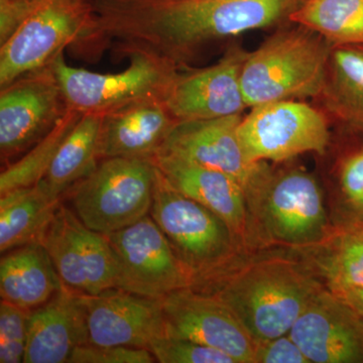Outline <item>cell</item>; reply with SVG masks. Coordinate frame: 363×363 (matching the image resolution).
Masks as SVG:
<instances>
[{
	"label": "cell",
	"mask_w": 363,
	"mask_h": 363,
	"mask_svg": "<svg viewBox=\"0 0 363 363\" xmlns=\"http://www.w3.org/2000/svg\"><path fill=\"white\" fill-rule=\"evenodd\" d=\"M304 0H92L96 39L180 66L215 40L289 21ZM290 23V21H289Z\"/></svg>",
	"instance_id": "cell-1"
},
{
	"label": "cell",
	"mask_w": 363,
	"mask_h": 363,
	"mask_svg": "<svg viewBox=\"0 0 363 363\" xmlns=\"http://www.w3.org/2000/svg\"><path fill=\"white\" fill-rule=\"evenodd\" d=\"M274 252L247 259L245 253L220 276L192 288L225 304L255 344L288 334L324 288L292 252Z\"/></svg>",
	"instance_id": "cell-2"
},
{
	"label": "cell",
	"mask_w": 363,
	"mask_h": 363,
	"mask_svg": "<svg viewBox=\"0 0 363 363\" xmlns=\"http://www.w3.org/2000/svg\"><path fill=\"white\" fill-rule=\"evenodd\" d=\"M250 248L301 250L328 238L335 226L316 177L301 167L259 162L245 186Z\"/></svg>",
	"instance_id": "cell-3"
},
{
	"label": "cell",
	"mask_w": 363,
	"mask_h": 363,
	"mask_svg": "<svg viewBox=\"0 0 363 363\" xmlns=\"http://www.w3.org/2000/svg\"><path fill=\"white\" fill-rule=\"evenodd\" d=\"M293 25L248 52L240 75L247 107L321 93L332 45L309 28Z\"/></svg>",
	"instance_id": "cell-4"
},
{
	"label": "cell",
	"mask_w": 363,
	"mask_h": 363,
	"mask_svg": "<svg viewBox=\"0 0 363 363\" xmlns=\"http://www.w3.org/2000/svg\"><path fill=\"white\" fill-rule=\"evenodd\" d=\"M150 215L190 274L192 288L220 276L247 252L220 216L176 190L157 168Z\"/></svg>",
	"instance_id": "cell-5"
},
{
	"label": "cell",
	"mask_w": 363,
	"mask_h": 363,
	"mask_svg": "<svg viewBox=\"0 0 363 363\" xmlns=\"http://www.w3.org/2000/svg\"><path fill=\"white\" fill-rule=\"evenodd\" d=\"M156 178L154 157H109L64 196L86 226L109 234L150 215Z\"/></svg>",
	"instance_id": "cell-6"
},
{
	"label": "cell",
	"mask_w": 363,
	"mask_h": 363,
	"mask_svg": "<svg viewBox=\"0 0 363 363\" xmlns=\"http://www.w3.org/2000/svg\"><path fill=\"white\" fill-rule=\"evenodd\" d=\"M95 16L87 0H37L16 32L0 45V86L45 69L81 39L93 38Z\"/></svg>",
	"instance_id": "cell-7"
},
{
	"label": "cell",
	"mask_w": 363,
	"mask_h": 363,
	"mask_svg": "<svg viewBox=\"0 0 363 363\" xmlns=\"http://www.w3.org/2000/svg\"><path fill=\"white\" fill-rule=\"evenodd\" d=\"M130 64L118 73L73 68L63 54L51 64L67 107L80 113L105 114L152 97H164L179 66L143 50H126Z\"/></svg>",
	"instance_id": "cell-8"
},
{
	"label": "cell",
	"mask_w": 363,
	"mask_h": 363,
	"mask_svg": "<svg viewBox=\"0 0 363 363\" xmlns=\"http://www.w3.org/2000/svg\"><path fill=\"white\" fill-rule=\"evenodd\" d=\"M238 138L250 162H285L307 152L324 155L330 142L325 112L298 100L252 107Z\"/></svg>",
	"instance_id": "cell-9"
},
{
	"label": "cell",
	"mask_w": 363,
	"mask_h": 363,
	"mask_svg": "<svg viewBox=\"0 0 363 363\" xmlns=\"http://www.w3.org/2000/svg\"><path fill=\"white\" fill-rule=\"evenodd\" d=\"M40 242L69 290L93 296L118 286V262L108 238L86 226L63 203Z\"/></svg>",
	"instance_id": "cell-10"
},
{
	"label": "cell",
	"mask_w": 363,
	"mask_h": 363,
	"mask_svg": "<svg viewBox=\"0 0 363 363\" xmlns=\"http://www.w3.org/2000/svg\"><path fill=\"white\" fill-rule=\"evenodd\" d=\"M105 235L118 262L117 289L162 298L182 289L192 288L190 274L150 215Z\"/></svg>",
	"instance_id": "cell-11"
},
{
	"label": "cell",
	"mask_w": 363,
	"mask_h": 363,
	"mask_svg": "<svg viewBox=\"0 0 363 363\" xmlns=\"http://www.w3.org/2000/svg\"><path fill=\"white\" fill-rule=\"evenodd\" d=\"M51 65L1 88L0 155L9 166L40 142L67 111Z\"/></svg>",
	"instance_id": "cell-12"
},
{
	"label": "cell",
	"mask_w": 363,
	"mask_h": 363,
	"mask_svg": "<svg viewBox=\"0 0 363 363\" xmlns=\"http://www.w3.org/2000/svg\"><path fill=\"white\" fill-rule=\"evenodd\" d=\"M164 333L226 353L236 363H253L255 344L225 304L209 294L182 289L162 298Z\"/></svg>",
	"instance_id": "cell-13"
},
{
	"label": "cell",
	"mask_w": 363,
	"mask_h": 363,
	"mask_svg": "<svg viewBox=\"0 0 363 363\" xmlns=\"http://www.w3.org/2000/svg\"><path fill=\"white\" fill-rule=\"evenodd\" d=\"M248 52L233 47L216 64L178 72L162 100L176 121H203L241 114L247 108L240 75Z\"/></svg>",
	"instance_id": "cell-14"
},
{
	"label": "cell",
	"mask_w": 363,
	"mask_h": 363,
	"mask_svg": "<svg viewBox=\"0 0 363 363\" xmlns=\"http://www.w3.org/2000/svg\"><path fill=\"white\" fill-rule=\"evenodd\" d=\"M82 298L88 344L149 350L155 339L166 335L162 298L117 288Z\"/></svg>",
	"instance_id": "cell-15"
},
{
	"label": "cell",
	"mask_w": 363,
	"mask_h": 363,
	"mask_svg": "<svg viewBox=\"0 0 363 363\" xmlns=\"http://www.w3.org/2000/svg\"><path fill=\"white\" fill-rule=\"evenodd\" d=\"M289 334L311 363H363V317L325 288Z\"/></svg>",
	"instance_id": "cell-16"
},
{
	"label": "cell",
	"mask_w": 363,
	"mask_h": 363,
	"mask_svg": "<svg viewBox=\"0 0 363 363\" xmlns=\"http://www.w3.org/2000/svg\"><path fill=\"white\" fill-rule=\"evenodd\" d=\"M236 114L203 121H177L157 155H169L207 168L218 169L247 185L259 162L243 154Z\"/></svg>",
	"instance_id": "cell-17"
},
{
	"label": "cell",
	"mask_w": 363,
	"mask_h": 363,
	"mask_svg": "<svg viewBox=\"0 0 363 363\" xmlns=\"http://www.w3.org/2000/svg\"><path fill=\"white\" fill-rule=\"evenodd\" d=\"M154 161L176 190L220 216L250 252L247 197L240 182L218 169L169 155H156Z\"/></svg>",
	"instance_id": "cell-18"
},
{
	"label": "cell",
	"mask_w": 363,
	"mask_h": 363,
	"mask_svg": "<svg viewBox=\"0 0 363 363\" xmlns=\"http://www.w3.org/2000/svg\"><path fill=\"white\" fill-rule=\"evenodd\" d=\"M88 344L82 295L64 286L28 314L25 363H66L79 346Z\"/></svg>",
	"instance_id": "cell-19"
},
{
	"label": "cell",
	"mask_w": 363,
	"mask_h": 363,
	"mask_svg": "<svg viewBox=\"0 0 363 363\" xmlns=\"http://www.w3.org/2000/svg\"><path fill=\"white\" fill-rule=\"evenodd\" d=\"M176 123L162 97L147 98L105 113L99 160L154 157Z\"/></svg>",
	"instance_id": "cell-20"
},
{
	"label": "cell",
	"mask_w": 363,
	"mask_h": 363,
	"mask_svg": "<svg viewBox=\"0 0 363 363\" xmlns=\"http://www.w3.org/2000/svg\"><path fill=\"white\" fill-rule=\"evenodd\" d=\"M291 252L331 293L363 289V224L335 226L321 242Z\"/></svg>",
	"instance_id": "cell-21"
},
{
	"label": "cell",
	"mask_w": 363,
	"mask_h": 363,
	"mask_svg": "<svg viewBox=\"0 0 363 363\" xmlns=\"http://www.w3.org/2000/svg\"><path fill=\"white\" fill-rule=\"evenodd\" d=\"M64 288L44 245L39 241L4 252L0 259L2 301L32 311Z\"/></svg>",
	"instance_id": "cell-22"
},
{
	"label": "cell",
	"mask_w": 363,
	"mask_h": 363,
	"mask_svg": "<svg viewBox=\"0 0 363 363\" xmlns=\"http://www.w3.org/2000/svg\"><path fill=\"white\" fill-rule=\"evenodd\" d=\"M316 99L344 128L363 130V44L332 45Z\"/></svg>",
	"instance_id": "cell-23"
},
{
	"label": "cell",
	"mask_w": 363,
	"mask_h": 363,
	"mask_svg": "<svg viewBox=\"0 0 363 363\" xmlns=\"http://www.w3.org/2000/svg\"><path fill=\"white\" fill-rule=\"evenodd\" d=\"M0 252L39 241L51 223L62 198L43 182L0 195Z\"/></svg>",
	"instance_id": "cell-24"
},
{
	"label": "cell",
	"mask_w": 363,
	"mask_h": 363,
	"mask_svg": "<svg viewBox=\"0 0 363 363\" xmlns=\"http://www.w3.org/2000/svg\"><path fill=\"white\" fill-rule=\"evenodd\" d=\"M329 214L334 226L363 224V130L345 128L331 169Z\"/></svg>",
	"instance_id": "cell-25"
},
{
	"label": "cell",
	"mask_w": 363,
	"mask_h": 363,
	"mask_svg": "<svg viewBox=\"0 0 363 363\" xmlns=\"http://www.w3.org/2000/svg\"><path fill=\"white\" fill-rule=\"evenodd\" d=\"M104 114L84 113L62 143L58 154L40 180L56 197L89 175L99 162L100 130Z\"/></svg>",
	"instance_id": "cell-26"
},
{
	"label": "cell",
	"mask_w": 363,
	"mask_h": 363,
	"mask_svg": "<svg viewBox=\"0 0 363 363\" xmlns=\"http://www.w3.org/2000/svg\"><path fill=\"white\" fill-rule=\"evenodd\" d=\"M289 21L331 45L363 44V0H304Z\"/></svg>",
	"instance_id": "cell-27"
},
{
	"label": "cell",
	"mask_w": 363,
	"mask_h": 363,
	"mask_svg": "<svg viewBox=\"0 0 363 363\" xmlns=\"http://www.w3.org/2000/svg\"><path fill=\"white\" fill-rule=\"evenodd\" d=\"M81 116L82 113L68 107L58 123L40 142L6 166L0 175V195L13 189L35 185L42 180Z\"/></svg>",
	"instance_id": "cell-28"
},
{
	"label": "cell",
	"mask_w": 363,
	"mask_h": 363,
	"mask_svg": "<svg viewBox=\"0 0 363 363\" xmlns=\"http://www.w3.org/2000/svg\"><path fill=\"white\" fill-rule=\"evenodd\" d=\"M149 350L161 363H236L233 357L220 350L167 335L155 339Z\"/></svg>",
	"instance_id": "cell-29"
},
{
	"label": "cell",
	"mask_w": 363,
	"mask_h": 363,
	"mask_svg": "<svg viewBox=\"0 0 363 363\" xmlns=\"http://www.w3.org/2000/svg\"><path fill=\"white\" fill-rule=\"evenodd\" d=\"M30 312L1 300L0 303V363L23 362Z\"/></svg>",
	"instance_id": "cell-30"
},
{
	"label": "cell",
	"mask_w": 363,
	"mask_h": 363,
	"mask_svg": "<svg viewBox=\"0 0 363 363\" xmlns=\"http://www.w3.org/2000/svg\"><path fill=\"white\" fill-rule=\"evenodd\" d=\"M156 362V358L147 348L84 344L76 348L68 363H154Z\"/></svg>",
	"instance_id": "cell-31"
},
{
	"label": "cell",
	"mask_w": 363,
	"mask_h": 363,
	"mask_svg": "<svg viewBox=\"0 0 363 363\" xmlns=\"http://www.w3.org/2000/svg\"><path fill=\"white\" fill-rule=\"evenodd\" d=\"M253 363H311L290 334L255 344Z\"/></svg>",
	"instance_id": "cell-32"
},
{
	"label": "cell",
	"mask_w": 363,
	"mask_h": 363,
	"mask_svg": "<svg viewBox=\"0 0 363 363\" xmlns=\"http://www.w3.org/2000/svg\"><path fill=\"white\" fill-rule=\"evenodd\" d=\"M334 295L340 298L363 317V289H352V290L344 291Z\"/></svg>",
	"instance_id": "cell-33"
},
{
	"label": "cell",
	"mask_w": 363,
	"mask_h": 363,
	"mask_svg": "<svg viewBox=\"0 0 363 363\" xmlns=\"http://www.w3.org/2000/svg\"><path fill=\"white\" fill-rule=\"evenodd\" d=\"M87 1H90L91 2V1H92V0H87Z\"/></svg>",
	"instance_id": "cell-34"
}]
</instances>
